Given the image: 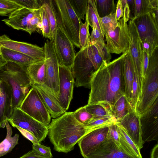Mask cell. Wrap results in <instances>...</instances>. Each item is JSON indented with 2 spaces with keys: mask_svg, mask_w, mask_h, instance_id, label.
I'll return each instance as SVG.
<instances>
[{
  "mask_svg": "<svg viewBox=\"0 0 158 158\" xmlns=\"http://www.w3.org/2000/svg\"><path fill=\"white\" fill-rule=\"evenodd\" d=\"M32 85H43L46 77V68L44 60L36 61L27 67Z\"/></svg>",
  "mask_w": 158,
  "mask_h": 158,
  "instance_id": "25",
  "label": "cell"
},
{
  "mask_svg": "<svg viewBox=\"0 0 158 158\" xmlns=\"http://www.w3.org/2000/svg\"><path fill=\"white\" fill-rule=\"evenodd\" d=\"M0 47L23 53L37 61L44 60V47L26 42L13 40L5 34L0 36Z\"/></svg>",
  "mask_w": 158,
  "mask_h": 158,
  "instance_id": "16",
  "label": "cell"
},
{
  "mask_svg": "<svg viewBox=\"0 0 158 158\" xmlns=\"http://www.w3.org/2000/svg\"><path fill=\"white\" fill-rule=\"evenodd\" d=\"M22 7L13 0H0V15H9L14 11Z\"/></svg>",
  "mask_w": 158,
  "mask_h": 158,
  "instance_id": "39",
  "label": "cell"
},
{
  "mask_svg": "<svg viewBox=\"0 0 158 158\" xmlns=\"http://www.w3.org/2000/svg\"><path fill=\"white\" fill-rule=\"evenodd\" d=\"M0 50L2 57L7 62L27 67L37 61L28 55L8 48L0 47Z\"/></svg>",
  "mask_w": 158,
  "mask_h": 158,
  "instance_id": "26",
  "label": "cell"
},
{
  "mask_svg": "<svg viewBox=\"0 0 158 158\" xmlns=\"http://www.w3.org/2000/svg\"><path fill=\"white\" fill-rule=\"evenodd\" d=\"M135 74L133 63L129 49L126 52L124 58L123 77L125 85L124 95L131 105L132 84Z\"/></svg>",
  "mask_w": 158,
  "mask_h": 158,
  "instance_id": "24",
  "label": "cell"
},
{
  "mask_svg": "<svg viewBox=\"0 0 158 158\" xmlns=\"http://www.w3.org/2000/svg\"><path fill=\"white\" fill-rule=\"evenodd\" d=\"M85 18L91 28L94 25H96L105 37V34L101 23L100 18L97 10L94 0H88Z\"/></svg>",
  "mask_w": 158,
  "mask_h": 158,
  "instance_id": "29",
  "label": "cell"
},
{
  "mask_svg": "<svg viewBox=\"0 0 158 158\" xmlns=\"http://www.w3.org/2000/svg\"><path fill=\"white\" fill-rule=\"evenodd\" d=\"M40 9L31 10L22 7L14 11L8 15V18L2 21L14 29L26 31L28 22L33 16L40 12Z\"/></svg>",
  "mask_w": 158,
  "mask_h": 158,
  "instance_id": "21",
  "label": "cell"
},
{
  "mask_svg": "<svg viewBox=\"0 0 158 158\" xmlns=\"http://www.w3.org/2000/svg\"><path fill=\"white\" fill-rule=\"evenodd\" d=\"M85 158H134L111 139L107 138Z\"/></svg>",
  "mask_w": 158,
  "mask_h": 158,
  "instance_id": "20",
  "label": "cell"
},
{
  "mask_svg": "<svg viewBox=\"0 0 158 158\" xmlns=\"http://www.w3.org/2000/svg\"><path fill=\"white\" fill-rule=\"evenodd\" d=\"M123 16V9L122 2V0L117 1L116 6L115 16L117 20L118 21Z\"/></svg>",
  "mask_w": 158,
  "mask_h": 158,
  "instance_id": "51",
  "label": "cell"
},
{
  "mask_svg": "<svg viewBox=\"0 0 158 158\" xmlns=\"http://www.w3.org/2000/svg\"><path fill=\"white\" fill-rule=\"evenodd\" d=\"M95 6L100 18L115 13L116 6L113 0H94Z\"/></svg>",
  "mask_w": 158,
  "mask_h": 158,
  "instance_id": "30",
  "label": "cell"
},
{
  "mask_svg": "<svg viewBox=\"0 0 158 158\" xmlns=\"http://www.w3.org/2000/svg\"><path fill=\"white\" fill-rule=\"evenodd\" d=\"M88 0H69L73 11L80 19L85 17Z\"/></svg>",
  "mask_w": 158,
  "mask_h": 158,
  "instance_id": "33",
  "label": "cell"
},
{
  "mask_svg": "<svg viewBox=\"0 0 158 158\" xmlns=\"http://www.w3.org/2000/svg\"><path fill=\"white\" fill-rule=\"evenodd\" d=\"M138 96V85L135 74L132 86V98L131 105L135 110Z\"/></svg>",
  "mask_w": 158,
  "mask_h": 158,
  "instance_id": "48",
  "label": "cell"
},
{
  "mask_svg": "<svg viewBox=\"0 0 158 158\" xmlns=\"http://www.w3.org/2000/svg\"><path fill=\"white\" fill-rule=\"evenodd\" d=\"M85 106L86 110L93 116V119L111 116L109 111L100 104H88Z\"/></svg>",
  "mask_w": 158,
  "mask_h": 158,
  "instance_id": "32",
  "label": "cell"
},
{
  "mask_svg": "<svg viewBox=\"0 0 158 158\" xmlns=\"http://www.w3.org/2000/svg\"><path fill=\"white\" fill-rule=\"evenodd\" d=\"M23 7L29 10H36L40 9L41 4L37 0H13Z\"/></svg>",
  "mask_w": 158,
  "mask_h": 158,
  "instance_id": "44",
  "label": "cell"
},
{
  "mask_svg": "<svg viewBox=\"0 0 158 158\" xmlns=\"http://www.w3.org/2000/svg\"><path fill=\"white\" fill-rule=\"evenodd\" d=\"M151 158H158V143L155 145L152 150Z\"/></svg>",
  "mask_w": 158,
  "mask_h": 158,
  "instance_id": "54",
  "label": "cell"
},
{
  "mask_svg": "<svg viewBox=\"0 0 158 158\" xmlns=\"http://www.w3.org/2000/svg\"><path fill=\"white\" fill-rule=\"evenodd\" d=\"M6 137L0 143V157L11 152L18 143L19 135L17 133L12 136V130L8 121L6 122Z\"/></svg>",
  "mask_w": 158,
  "mask_h": 158,
  "instance_id": "28",
  "label": "cell"
},
{
  "mask_svg": "<svg viewBox=\"0 0 158 158\" xmlns=\"http://www.w3.org/2000/svg\"><path fill=\"white\" fill-rule=\"evenodd\" d=\"M134 110L124 95L120 97L114 104L111 109V115L117 122Z\"/></svg>",
  "mask_w": 158,
  "mask_h": 158,
  "instance_id": "27",
  "label": "cell"
},
{
  "mask_svg": "<svg viewBox=\"0 0 158 158\" xmlns=\"http://www.w3.org/2000/svg\"><path fill=\"white\" fill-rule=\"evenodd\" d=\"M31 86L36 90L52 117L57 118L66 112L43 85L33 84Z\"/></svg>",
  "mask_w": 158,
  "mask_h": 158,
  "instance_id": "23",
  "label": "cell"
},
{
  "mask_svg": "<svg viewBox=\"0 0 158 158\" xmlns=\"http://www.w3.org/2000/svg\"><path fill=\"white\" fill-rule=\"evenodd\" d=\"M158 96V48L150 57L148 69L143 77L140 93L135 110L139 116L153 105Z\"/></svg>",
  "mask_w": 158,
  "mask_h": 158,
  "instance_id": "3",
  "label": "cell"
},
{
  "mask_svg": "<svg viewBox=\"0 0 158 158\" xmlns=\"http://www.w3.org/2000/svg\"><path fill=\"white\" fill-rule=\"evenodd\" d=\"M53 42L59 65L71 69L76 55L73 45L58 27Z\"/></svg>",
  "mask_w": 158,
  "mask_h": 158,
  "instance_id": "12",
  "label": "cell"
},
{
  "mask_svg": "<svg viewBox=\"0 0 158 158\" xmlns=\"http://www.w3.org/2000/svg\"><path fill=\"white\" fill-rule=\"evenodd\" d=\"M15 127L17 128L24 136L31 141L33 144L40 143L37 139L30 132L18 126Z\"/></svg>",
  "mask_w": 158,
  "mask_h": 158,
  "instance_id": "49",
  "label": "cell"
},
{
  "mask_svg": "<svg viewBox=\"0 0 158 158\" xmlns=\"http://www.w3.org/2000/svg\"><path fill=\"white\" fill-rule=\"evenodd\" d=\"M90 130L75 118L73 112H65L52 119L48 136L55 150L67 153Z\"/></svg>",
  "mask_w": 158,
  "mask_h": 158,
  "instance_id": "2",
  "label": "cell"
},
{
  "mask_svg": "<svg viewBox=\"0 0 158 158\" xmlns=\"http://www.w3.org/2000/svg\"><path fill=\"white\" fill-rule=\"evenodd\" d=\"M42 25L40 12L33 16L28 22L26 32L30 35L35 32L42 33Z\"/></svg>",
  "mask_w": 158,
  "mask_h": 158,
  "instance_id": "41",
  "label": "cell"
},
{
  "mask_svg": "<svg viewBox=\"0 0 158 158\" xmlns=\"http://www.w3.org/2000/svg\"><path fill=\"white\" fill-rule=\"evenodd\" d=\"M59 95L55 100L66 112L73 98L74 80L71 69L59 65Z\"/></svg>",
  "mask_w": 158,
  "mask_h": 158,
  "instance_id": "14",
  "label": "cell"
},
{
  "mask_svg": "<svg viewBox=\"0 0 158 158\" xmlns=\"http://www.w3.org/2000/svg\"><path fill=\"white\" fill-rule=\"evenodd\" d=\"M89 25L85 19V22L83 23L81 22L79 31V41L81 48H85L90 40V35L89 32Z\"/></svg>",
  "mask_w": 158,
  "mask_h": 158,
  "instance_id": "36",
  "label": "cell"
},
{
  "mask_svg": "<svg viewBox=\"0 0 158 158\" xmlns=\"http://www.w3.org/2000/svg\"><path fill=\"white\" fill-rule=\"evenodd\" d=\"M73 114L75 118L84 125L93 118V116L86 110L85 106L73 112Z\"/></svg>",
  "mask_w": 158,
  "mask_h": 158,
  "instance_id": "42",
  "label": "cell"
},
{
  "mask_svg": "<svg viewBox=\"0 0 158 158\" xmlns=\"http://www.w3.org/2000/svg\"><path fill=\"white\" fill-rule=\"evenodd\" d=\"M19 108L35 119L49 126L50 115L35 88L32 87L29 90Z\"/></svg>",
  "mask_w": 158,
  "mask_h": 158,
  "instance_id": "9",
  "label": "cell"
},
{
  "mask_svg": "<svg viewBox=\"0 0 158 158\" xmlns=\"http://www.w3.org/2000/svg\"><path fill=\"white\" fill-rule=\"evenodd\" d=\"M123 17L118 21V25L114 30L105 35L106 47L110 53L120 54L128 50L130 46V36L127 22Z\"/></svg>",
  "mask_w": 158,
  "mask_h": 158,
  "instance_id": "8",
  "label": "cell"
},
{
  "mask_svg": "<svg viewBox=\"0 0 158 158\" xmlns=\"http://www.w3.org/2000/svg\"><path fill=\"white\" fill-rule=\"evenodd\" d=\"M134 4L135 18L148 13L155 8L152 5L151 0H134Z\"/></svg>",
  "mask_w": 158,
  "mask_h": 158,
  "instance_id": "34",
  "label": "cell"
},
{
  "mask_svg": "<svg viewBox=\"0 0 158 158\" xmlns=\"http://www.w3.org/2000/svg\"><path fill=\"white\" fill-rule=\"evenodd\" d=\"M41 6L44 8L47 15L54 42L58 27L52 7V0L41 1Z\"/></svg>",
  "mask_w": 158,
  "mask_h": 158,
  "instance_id": "31",
  "label": "cell"
},
{
  "mask_svg": "<svg viewBox=\"0 0 158 158\" xmlns=\"http://www.w3.org/2000/svg\"><path fill=\"white\" fill-rule=\"evenodd\" d=\"M109 126L90 130L78 142L81 153L84 158L91 153L106 139Z\"/></svg>",
  "mask_w": 158,
  "mask_h": 158,
  "instance_id": "17",
  "label": "cell"
},
{
  "mask_svg": "<svg viewBox=\"0 0 158 158\" xmlns=\"http://www.w3.org/2000/svg\"><path fill=\"white\" fill-rule=\"evenodd\" d=\"M32 147V149L39 155L47 158H52L53 156L49 147L39 143L33 144Z\"/></svg>",
  "mask_w": 158,
  "mask_h": 158,
  "instance_id": "45",
  "label": "cell"
},
{
  "mask_svg": "<svg viewBox=\"0 0 158 158\" xmlns=\"http://www.w3.org/2000/svg\"><path fill=\"white\" fill-rule=\"evenodd\" d=\"M141 46L142 50L146 52L150 57L155 49L158 47V44L152 39L146 38L141 43Z\"/></svg>",
  "mask_w": 158,
  "mask_h": 158,
  "instance_id": "43",
  "label": "cell"
},
{
  "mask_svg": "<svg viewBox=\"0 0 158 158\" xmlns=\"http://www.w3.org/2000/svg\"><path fill=\"white\" fill-rule=\"evenodd\" d=\"M126 52L107 63L104 61L95 72L90 85L88 104H100L111 113L116 101L125 94L124 58Z\"/></svg>",
  "mask_w": 158,
  "mask_h": 158,
  "instance_id": "1",
  "label": "cell"
},
{
  "mask_svg": "<svg viewBox=\"0 0 158 158\" xmlns=\"http://www.w3.org/2000/svg\"><path fill=\"white\" fill-rule=\"evenodd\" d=\"M88 56L93 63L96 71L104 61L108 63L110 62L111 57L105 44L89 41L86 47Z\"/></svg>",
  "mask_w": 158,
  "mask_h": 158,
  "instance_id": "22",
  "label": "cell"
},
{
  "mask_svg": "<svg viewBox=\"0 0 158 158\" xmlns=\"http://www.w3.org/2000/svg\"><path fill=\"white\" fill-rule=\"evenodd\" d=\"M116 123L119 135L127 143L137 157L138 158H142L140 150L139 149L121 126L118 122H116Z\"/></svg>",
  "mask_w": 158,
  "mask_h": 158,
  "instance_id": "37",
  "label": "cell"
},
{
  "mask_svg": "<svg viewBox=\"0 0 158 158\" xmlns=\"http://www.w3.org/2000/svg\"><path fill=\"white\" fill-rule=\"evenodd\" d=\"M100 19L105 34L114 29L118 25L115 13H112L108 15L100 18Z\"/></svg>",
  "mask_w": 158,
  "mask_h": 158,
  "instance_id": "40",
  "label": "cell"
},
{
  "mask_svg": "<svg viewBox=\"0 0 158 158\" xmlns=\"http://www.w3.org/2000/svg\"><path fill=\"white\" fill-rule=\"evenodd\" d=\"M86 47L81 48L76 54L71 70L75 79L74 86L90 89L91 80L96 70L88 56Z\"/></svg>",
  "mask_w": 158,
  "mask_h": 158,
  "instance_id": "6",
  "label": "cell"
},
{
  "mask_svg": "<svg viewBox=\"0 0 158 158\" xmlns=\"http://www.w3.org/2000/svg\"><path fill=\"white\" fill-rule=\"evenodd\" d=\"M7 62L2 57L0 50V69L5 66Z\"/></svg>",
  "mask_w": 158,
  "mask_h": 158,
  "instance_id": "55",
  "label": "cell"
},
{
  "mask_svg": "<svg viewBox=\"0 0 158 158\" xmlns=\"http://www.w3.org/2000/svg\"><path fill=\"white\" fill-rule=\"evenodd\" d=\"M19 158H47L41 156L38 154L32 149Z\"/></svg>",
  "mask_w": 158,
  "mask_h": 158,
  "instance_id": "53",
  "label": "cell"
},
{
  "mask_svg": "<svg viewBox=\"0 0 158 158\" xmlns=\"http://www.w3.org/2000/svg\"><path fill=\"white\" fill-rule=\"evenodd\" d=\"M92 28V30L90 36L91 42L92 43L98 42L105 44L104 40L105 37L103 36L96 26L94 25Z\"/></svg>",
  "mask_w": 158,
  "mask_h": 158,
  "instance_id": "47",
  "label": "cell"
},
{
  "mask_svg": "<svg viewBox=\"0 0 158 158\" xmlns=\"http://www.w3.org/2000/svg\"><path fill=\"white\" fill-rule=\"evenodd\" d=\"M40 10L42 25V34L43 36L53 42L47 15L44 8L42 6H41Z\"/></svg>",
  "mask_w": 158,
  "mask_h": 158,
  "instance_id": "38",
  "label": "cell"
},
{
  "mask_svg": "<svg viewBox=\"0 0 158 158\" xmlns=\"http://www.w3.org/2000/svg\"><path fill=\"white\" fill-rule=\"evenodd\" d=\"M52 3L57 27L74 45L80 48L79 31L81 20L73 11L69 0H52Z\"/></svg>",
  "mask_w": 158,
  "mask_h": 158,
  "instance_id": "5",
  "label": "cell"
},
{
  "mask_svg": "<svg viewBox=\"0 0 158 158\" xmlns=\"http://www.w3.org/2000/svg\"><path fill=\"white\" fill-rule=\"evenodd\" d=\"M127 25L130 40L129 49L136 78L139 96L141 90L143 78L141 64L142 49L141 46V41L134 22L132 20H129Z\"/></svg>",
  "mask_w": 158,
  "mask_h": 158,
  "instance_id": "11",
  "label": "cell"
},
{
  "mask_svg": "<svg viewBox=\"0 0 158 158\" xmlns=\"http://www.w3.org/2000/svg\"><path fill=\"white\" fill-rule=\"evenodd\" d=\"M107 138L111 139L120 146L119 135L116 123H113L109 125Z\"/></svg>",
  "mask_w": 158,
  "mask_h": 158,
  "instance_id": "46",
  "label": "cell"
},
{
  "mask_svg": "<svg viewBox=\"0 0 158 158\" xmlns=\"http://www.w3.org/2000/svg\"><path fill=\"white\" fill-rule=\"evenodd\" d=\"M136 27L141 43L146 38L158 43V20L152 10L132 20Z\"/></svg>",
  "mask_w": 158,
  "mask_h": 158,
  "instance_id": "15",
  "label": "cell"
},
{
  "mask_svg": "<svg viewBox=\"0 0 158 158\" xmlns=\"http://www.w3.org/2000/svg\"><path fill=\"white\" fill-rule=\"evenodd\" d=\"M149 55L144 51L142 50L141 64L142 69L143 77L144 76L148 69L150 59Z\"/></svg>",
  "mask_w": 158,
  "mask_h": 158,
  "instance_id": "50",
  "label": "cell"
},
{
  "mask_svg": "<svg viewBox=\"0 0 158 158\" xmlns=\"http://www.w3.org/2000/svg\"><path fill=\"white\" fill-rule=\"evenodd\" d=\"M129 10V19L133 20L135 18L134 0H126Z\"/></svg>",
  "mask_w": 158,
  "mask_h": 158,
  "instance_id": "52",
  "label": "cell"
},
{
  "mask_svg": "<svg viewBox=\"0 0 158 158\" xmlns=\"http://www.w3.org/2000/svg\"><path fill=\"white\" fill-rule=\"evenodd\" d=\"M44 48L46 77L45 82L43 85L56 99L59 95L60 79L59 63L53 42L47 40L44 43Z\"/></svg>",
  "mask_w": 158,
  "mask_h": 158,
  "instance_id": "7",
  "label": "cell"
},
{
  "mask_svg": "<svg viewBox=\"0 0 158 158\" xmlns=\"http://www.w3.org/2000/svg\"><path fill=\"white\" fill-rule=\"evenodd\" d=\"M13 108L12 89L4 78H0V127L4 128L11 118Z\"/></svg>",
  "mask_w": 158,
  "mask_h": 158,
  "instance_id": "18",
  "label": "cell"
},
{
  "mask_svg": "<svg viewBox=\"0 0 158 158\" xmlns=\"http://www.w3.org/2000/svg\"><path fill=\"white\" fill-rule=\"evenodd\" d=\"M113 117L110 115L95 119H92L85 125L89 130L116 123Z\"/></svg>",
  "mask_w": 158,
  "mask_h": 158,
  "instance_id": "35",
  "label": "cell"
},
{
  "mask_svg": "<svg viewBox=\"0 0 158 158\" xmlns=\"http://www.w3.org/2000/svg\"><path fill=\"white\" fill-rule=\"evenodd\" d=\"M2 78L5 79L11 86L13 109L19 108L32 85L27 67L7 62L0 69V78Z\"/></svg>",
  "mask_w": 158,
  "mask_h": 158,
  "instance_id": "4",
  "label": "cell"
},
{
  "mask_svg": "<svg viewBox=\"0 0 158 158\" xmlns=\"http://www.w3.org/2000/svg\"><path fill=\"white\" fill-rule=\"evenodd\" d=\"M118 122L123 128L139 150L143 147L144 142L141 136L139 116L135 110L120 119Z\"/></svg>",
  "mask_w": 158,
  "mask_h": 158,
  "instance_id": "19",
  "label": "cell"
},
{
  "mask_svg": "<svg viewBox=\"0 0 158 158\" xmlns=\"http://www.w3.org/2000/svg\"><path fill=\"white\" fill-rule=\"evenodd\" d=\"M8 121L13 127L18 126L31 133L40 143L48 135L49 126L35 119L19 108L13 109L11 116Z\"/></svg>",
  "mask_w": 158,
  "mask_h": 158,
  "instance_id": "10",
  "label": "cell"
},
{
  "mask_svg": "<svg viewBox=\"0 0 158 158\" xmlns=\"http://www.w3.org/2000/svg\"><path fill=\"white\" fill-rule=\"evenodd\" d=\"M143 141L158 139V98L152 106L139 116Z\"/></svg>",
  "mask_w": 158,
  "mask_h": 158,
  "instance_id": "13",
  "label": "cell"
}]
</instances>
